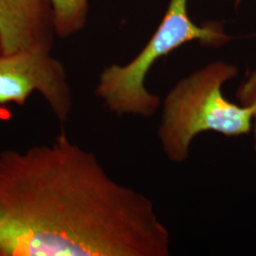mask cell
<instances>
[{
	"label": "cell",
	"instance_id": "1",
	"mask_svg": "<svg viewBox=\"0 0 256 256\" xmlns=\"http://www.w3.org/2000/svg\"><path fill=\"white\" fill-rule=\"evenodd\" d=\"M153 202L62 132L0 153V256H169Z\"/></svg>",
	"mask_w": 256,
	"mask_h": 256
},
{
	"label": "cell",
	"instance_id": "2",
	"mask_svg": "<svg viewBox=\"0 0 256 256\" xmlns=\"http://www.w3.org/2000/svg\"><path fill=\"white\" fill-rule=\"evenodd\" d=\"M238 74L234 64L212 62L180 80L168 92L158 136L171 162H184L194 138L203 132L226 137L250 132L254 110L229 101L222 92L224 84Z\"/></svg>",
	"mask_w": 256,
	"mask_h": 256
},
{
	"label": "cell",
	"instance_id": "3",
	"mask_svg": "<svg viewBox=\"0 0 256 256\" xmlns=\"http://www.w3.org/2000/svg\"><path fill=\"white\" fill-rule=\"evenodd\" d=\"M188 0H170L164 16L144 48L128 64H113L100 74L95 94L111 112L122 116L153 117L160 100L147 90V74L156 62L192 41L209 48H220L236 37L226 34L220 22H194Z\"/></svg>",
	"mask_w": 256,
	"mask_h": 256
},
{
	"label": "cell",
	"instance_id": "4",
	"mask_svg": "<svg viewBox=\"0 0 256 256\" xmlns=\"http://www.w3.org/2000/svg\"><path fill=\"white\" fill-rule=\"evenodd\" d=\"M38 92L61 122L72 108V92L64 66L48 50H28L0 56V106H23Z\"/></svg>",
	"mask_w": 256,
	"mask_h": 256
},
{
	"label": "cell",
	"instance_id": "5",
	"mask_svg": "<svg viewBox=\"0 0 256 256\" xmlns=\"http://www.w3.org/2000/svg\"><path fill=\"white\" fill-rule=\"evenodd\" d=\"M54 34L50 0H0V56L50 52Z\"/></svg>",
	"mask_w": 256,
	"mask_h": 256
},
{
	"label": "cell",
	"instance_id": "6",
	"mask_svg": "<svg viewBox=\"0 0 256 256\" xmlns=\"http://www.w3.org/2000/svg\"><path fill=\"white\" fill-rule=\"evenodd\" d=\"M54 23L55 34L72 36L86 23L90 0H50Z\"/></svg>",
	"mask_w": 256,
	"mask_h": 256
},
{
	"label": "cell",
	"instance_id": "7",
	"mask_svg": "<svg viewBox=\"0 0 256 256\" xmlns=\"http://www.w3.org/2000/svg\"><path fill=\"white\" fill-rule=\"evenodd\" d=\"M239 104L243 106H252L254 113V152L256 154V68L248 75L247 78L240 84L236 93Z\"/></svg>",
	"mask_w": 256,
	"mask_h": 256
}]
</instances>
